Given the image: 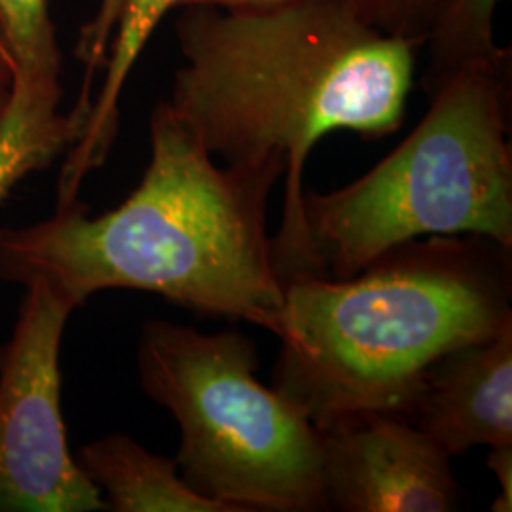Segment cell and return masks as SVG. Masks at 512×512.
I'll use <instances>...</instances> for the list:
<instances>
[{
	"label": "cell",
	"mask_w": 512,
	"mask_h": 512,
	"mask_svg": "<svg viewBox=\"0 0 512 512\" xmlns=\"http://www.w3.org/2000/svg\"><path fill=\"white\" fill-rule=\"evenodd\" d=\"M509 133L511 61L450 74L382 162L329 194L304 192L308 275L351 277L385 251L431 236L512 247Z\"/></svg>",
	"instance_id": "277c9868"
},
{
	"label": "cell",
	"mask_w": 512,
	"mask_h": 512,
	"mask_svg": "<svg viewBox=\"0 0 512 512\" xmlns=\"http://www.w3.org/2000/svg\"><path fill=\"white\" fill-rule=\"evenodd\" d=\"M404 416L450 458L512 444V323L437 359Z\"/></svg>",
	"instance_id": "ba28073f"
},
{
	"label": "cell",
	"mask_w": 512,
	"mask_h": 512,
	"mask_svg": "<svg viewBox=\"0 0 512 512\" xmlns=\"http://www.w3.org/2000/svg\"><path fill=\"white\" fill-rule=\"evenodd\" d=\"M287 162L217 165L158 103L150 116V162L118 207L57 203L29 226L0 228V279L54 283L82 308L103 291H143L207 317L281 332L285 283L268 236V198Z\"/></svg>",
	"instance_id": "7a4b0ae2"
},
{
	"label": "cell",
	"mask_w": 512,
	"mask_h": 512,
	"mask_svg": "<svg viewBox=\"0 0 512 512\" xmlns=\"http://www.w3.org/2000/svg\"><path fill=\"white\" fill-rule=\"evenodd\" d=\"M512 323V247L482 236L401 243L351 277L285 283L274 387L315 427L404 414L427 368Z\"/></svg>",
	"instance_id": "3957f363"
},
{
	"label": "cell",
	"mask_w": 512,
	"mask_h": 512,
	"mask_svg": "<svg viewBox=\"0 0 512 512\" xmlns=\"http://www.w3.org/2000/svg\"><path fill=\"white\" fill-rule=\"evenodd\" d=\"M291 0H183L181 8L188 6H207V8H222V10H249V8H266Z\"/></svg>",
	"instance_id": "e0dca14e"
},
{
	"label": "cell",
	"mask_w": 512,
	"mask_h": 512,
	"mask_svg": "<svg viewBox=\"0 0 512 512\" xmlns=\"http://www.w3.org/2000/svg\"><path fill=\"white\" fill-rule=\"evenodd\" d=\"M181 2L183 0H124L103 67L107 71L105 82L95 101H92V109L82 133L63 164L57 203L76 200L84 177L107 160L118 133V103L129 73L162 19L173 8H181Z\"/></svg>",
	"instance_id": "8fae6325"
},
{
	"label": "cell",
	"mask_w": 512,
	"mask_h": 512,
	"mask_svg": "<svg viewBox=\"0 0 512 512\" xmlns=\"http://www.w3.org/2000/svg\"><path fill=\"white\" fill-rule=\"evenodd\" d=\"M175 31L184 65L167 105L222 165L287 162L275 264L283 283L308 275L311 148L332 131L382 139L401 128L420 44L376 29L351 0L188 6Z\"/></svg>",
	"instance_id": "6da1fadb"
},
{
	"label": "cell",
	"mask_w": 512,
	"mask_h": 512,
	"mask_svg": "<svg viewBox=\"0 0 512 512\" xmlns=\"http://www.w3.org/2000/svg\"><path fill=\"white\" fill-rule=\"evenodd\" d=\"M10 80H12V59L0 38V82H6L10 86Z\"/></svg>",
	"instance_id": "ac0fdd59"
},
{
	"label": "cell",
	"mask_w": 512,
	"mask_h": 512,
	"mask_svg": "<svg viewBox=\"0 0 512 512\" xmlns=\"http://www.w3.org/2000/svg\"><path fill=\"white\" fill-rule=\"evenodd\" d=\"M488 467L494 471L501 494L494 501L492 511H512V444L509 446H495L490 448L488 454Z\"/></svg>",
	"instance_id": "2e32d148"
},
{
	"label": "cell",
	"mask_w": 512,
	"mask_h": 512,
	"mask_svg": "<svg viewBox=\"0 0 512 512\" xmlns=\"http://www.w3.org/2000/svg\"><path fill=\"white\" fill-rule=\"evenodd\" d=\"M76 463L114 512H232L196 494L175 458L152 454L139 442L112 433L86 444Z\"/></svg>",
	"instance_id": "30bf717a"
},
{
	"label": "cell",
	"mask_w": 512,
	"mask_h": 512,
	"mask_svg": "<svg viewBox=\"0 0 512 512\" xmlns=\"http://www.w3.org/2000/svg\"><path fill=\"white\" fill-rule=\"evenodd\" d=\"M359 14L376 29L408 38L423 46L429 25L442 0H351Z\"/></svg>",
	"instance_id": "5bb4252c"
},
{
	"label": "cell",
	"mask_w": 512,
	"mask_h": 512,
	"mask_svg": "<svg viewBox=\"0 0 512 512\" xmlns=\"http://www.w3.org/2000/svg\"><path fill=\"white\" fill-rule=\"evenodd\" d=\"M255 368L238 330L152 319L139 334L141 387L179 423L175 461L196 494L232 512L329 511L317 427Z\"/></svg>",
	"instance_id": "5b68a950"
},
{
	"label": "cell",
	"mask_w": 512,
	"mask_h": 512,
	"mask_svg": "<svg viewBox=\"0 0 512 512\" xmlns=\"http://www.w3.org/2000/svg\"><path fill=\"white\" fill-rule=\"evenodd\" d=\"M499 0H442L421 48L429 65L423 74L427 95L461 69L476 63L511 61V50L499 48L494 37L495 8Z\"/></svg>",
	"instance_id": "7c38bea8"
},
{
	"label": "cell",
	"mask_w": 512,
	"mask_h": 512,
	"mask_svg": "<svg viewBox=\"0 0 512 512\" xmlns=\"http://www.w3.org/2000/svg\"><path fill=\"white\" fill-rule=\"evenodd\" d=\"M59 154L52 148L40 145H12L0 141V202L23 181L29 173L44 169Z\"/></svg>",
	"instance_id": "9a60e30c"
},
{
	"label": "cell",
	"mask_w": 512,
	"mask_h": 512,
	"mask_svg": "<svg viewBox=\"0 0 512 512\" xmlns=\"http://www.w3.org/2000/svg\"><path fill=\"white\" fill-rule=\"evenodd\" d=\"M319 431L329 511L452 512L465 503L452 458L401 412L366 410Z\"/></svg>",
	"instance_id": "52a82bcc"
},
{
	"label": "cell",
	"mask_w": 512,
	"mask_h": 512,
	"mask_svg": "<svg viewBox=\"0 0 512 512\" xmlns=\"http://www.w3.org/2000/svg\"><path fill=\"white\" fill-rule=\"evenodd\" d=\"M124 0H101L95 16H93L86 25H82L78 40L74 44V55L78 57V61L84 63L86 73H84V84H82V92L78 97V103L71 112V120L78 129V137L82 133V128L86 124V118L92 109V90L93 76L105 67V59L109 54V44L112 40L114 27L120 18Z\"/></svg>",
	"instance_id": "4fadbf2b"
},
{
	"label": "cell",
	"mask_w": 512,
	"mask_h": 512,
	"mask_svg": "<svg viewBox=\"0 0 512 512\" xmlns=\"http://www.w3.org/2000/svg\"><path fill=\"white\" fill-rule=\"evenodd\" d=\"M0 38L12 59L0 139L59 152L73 147L78 131L71 116L59 112L63 54L48 0H0Z\"/></svg>",
	"instance_id": "9c48e42d"
},
{
	"label": "cell",
	"mask_w": 512,
	"mask_h": 512,
	"mask_svg": "<svg viewBox=\"0 0 512 512\" xmlns=\"http://www.w3.org/2000/svg\"><path fill=\"white\" fill-rule=\"evenodd\" d=\"M23 287L0 346V512L107 509L69 450L61 410V342L80 306L46 279Z\"/></svg>",
	"instance_id": "8992f818"
},
{
	"label": "cell",
	"mask_w": 512,
	"mask_h": 512,
	"mask_svg": "<svg viewBox=\"0 0 512 512\" xmlns=\"http://www.w3.org/2000/svg\"><path fill=\"white\" fill-rule=\"evenodd\" d=\"M8 92H10V86H8L6 82H0V116H2V112H4V107H6Z\"/></svg>",
	"instance_id": "d6986e66"
}]
</instances>
